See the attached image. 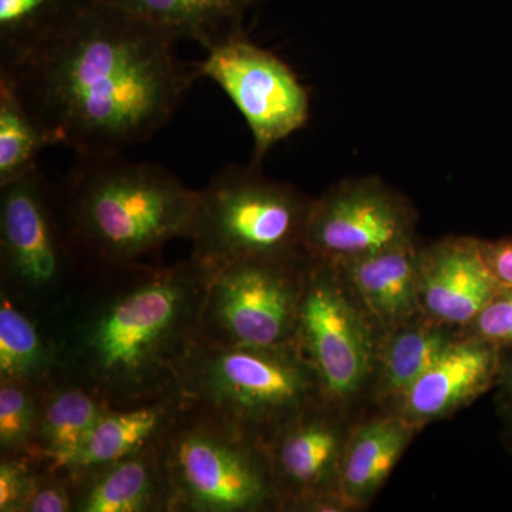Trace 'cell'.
Masks as SVG:
<instances>
[{
    "label": "cell",
    "mask_w": 512,
    "mask_h": 512,
    "mask_svg": "<svg viewBox=\"0 0 512 512\" xmlns=\"http://www.w3.org/2000/svg\"><path fill=\"white\" fill-rule=\"evenodd\" d=\"M177 42L110 0H82L45 36L0 55V82L53 146L124 154L163 130L200 79Z\"/></svg>",
    "instance_id": "1"
},
{
    "label": "cell",
    "mask_w": 512,
    "mask_h": 512,
    "mask_svg": "<svg viewBox=\"0 0 512 512\" xmlns=\"http://www.w3.org/2000/svg\"><path fill=\"white\" fill-rule=\"evenodd\" d=\"M84 279L39 316L63 375L116 409L178 392L202 342L210 274L188 258L136 262Z\"/></svg>",
    "instance_id": "2"
},
{
    "label": "cell",
    "mask_w": 512,
    "mask_h": 512,
    "mask_svg": "<svg viewBox=\"0 0 512 512\" xmlns=\"http://www.w3.org/2000/svg\"><path fill=\"white\" fill-rule=\"evenodd\" d=\"M53 197L64 237L83 278L146 261L190 238L198 190L163 165L124 154L77 156Z\"/></svg>",
    "instance_id": "3"
},
{
    "label": "cell",
    "mask_w": 512,
    "mask_h": 512,
    "mask_svg": "<svg viewBox=\"0 0 512 512\" xmlns=\"http://www.w3.org/2000/svg\"><path fill=\"white\" fill-rule=\"evenodd\" d=\"M178 392L268 447L289 421L325 400L295 345L241 348L201 342Z\"/></svg>",
    "instance_id": "4"
},
{
    "label": "cell",
    "mask_w": 512,
    "mask_h": 512,
    "mask_svg": "<svg viewBox=\"0 0 512 512\" xmlns=\"http://www.w3.org/2000/svg\"><path fill=\"white\" fill-rule=\"evenodd\" d=\"M313 198L264 177L256 165L224 168L198 191L191 259L208 274L247 259L306 255Z\"/></svg>",
    "instance_id": "5"
},
{
    "label": "cell",
    "mask_w": 512,
    "mask_h": 512,
    "mask_svg": "<svg viewBox=\"0 0 512 512\" xmlns=\"http://www.w3.org/2000/svg\"><path fill=\"white\" fill-rule=\"evenodd\" d=\"M184 400L163 439L173 512H282L268 447Z\"/></svg>",
    "instance_id": "6"
},
{
    "label": "cell",
    "mask_w": 512,
    "mask_h": 512,
    "mask_svg": "<svg viewBox=\"0 0 512 512\" xmlns=\"http://www.w3.org/2000/svg\"><path fill=\"white\" fill-rule=\"evenodd\" d=\"M386 333L360 301L343 269L309 256L295 346L318 377L326 402L350 419L372 413Z\"/></svg>",
    "instance_id": "7"
},
{
    "label": "cell",
    "mask_w": 512,
    "mask_h": 512,
    "mask_svg": "<svg viewBox=\"0 0 512 512\" xmlns=\"http://www.w3.org/2000/svg\"><path fill=\"white\" fill-rule=\"evenodd\" d=\"M0 266L2 292L37 316L62 303L79 282L53 185L39 167L0 187Z\"/></svg>",
    "instance_id": "8"
},
{
    "label": "cell",
    "mask_w": 512,
    "mask_h": 512,
    "mask_svg": "<svg viewBox=\"0 0 512 512\" xmlns=\"http://www.w3.org/2000/svg\"><path fill=\"white\" fill-rule=\"evenodd\" d=\"M309 255L247 259L211 272L202 342L241 348L295 345Z\"/></svg>",
    "instance_id": "9"
},
{
    "label": "cell",
    "mask_w": 512,
    "mask_h": 512,
    "mask_svg": "<svg viewBox=\"0 0 512 512\" xmlns=\"http://www.w3.org/2000/svg\"><path fill=\"white\" fill-rule=\"evenodd\" d=\"M412 202L375 175L350 178L313 198L306 225V254L348 264L417 239Z\"/></svg>",
    "instance_id": "10"
},
{
    "label": "cell",
    "mask_w": 512,
    "mask_h": 512,
    "mask_svg": "<svg viewBox=\"0 0 512 512\" xmlns=\"http://www.w3.org/2000/svg\"><path fill=\"white\" fill-rule=\"evenodd\" d=\"M197 69L200 77L224 90L247 121L254 138V165L309 119L308 92L298 77L245 33L208 50Z\"/></svg>",
    "instance_id": "11"
},
{
    "label": "cell",
    "mask_w": 512,
    "mask_h": 512,
    "mask_svg": "<svg viewBox=\"0 0 512 512\" xmlns=\"http://www.w3.org/2000/svg\"><path fill=\"white\" fill-rule=\"evenodd\" d=\"M356 421L322 400L276 434L268 453L282 512H348L340 476Z\"/></svg>",
    "instance_id": "12"
},
{
    "label": "cell",
    "mask_w": 512,
    "mask_h": 512,
    "mask_svg": "<svg viewBox=\"0 0 512 512\" xmlns=\"http://www.w3.org/2000/svg\"><path fill=\"white\" fill-rule=\"evenodd\" d=\"M501 288L480 238L450 235L421 244L420 305L427 318L461 332Z\"/></svg>",
    "instance_id": "13"
},
{
    "label": "cell",
    "mask_w": 512,
    "mask_h": 512,
    "mask_svg": "<svg viewBox=\"0 0 512 512\" xmlns=\"http://www.w3.org/2000/svg\"><path fill=\"white\" fill-rule=\"evenodd\" d=\"M505 348L461 336L417 380L396 416L417 431L450 419L497 389Z\"/></svg>",
    "instance_id": "14"
},
{
    "label": "cell",
    "mask_w": 512,
    "mask_h": 512,
    "mask_svg": "<svg viewBox=\"0 0 512 512\" xmlns=\"http://www.w3.org/2000/svg\"><path fill=\"white\" fill-rule=\"evenodd\" d=\"M70 476L73 512H173L163 440L113 463Z\"/></svg>",
    "instance_id": "15"
},
{
    "label": "cell",
    "mask_w": 512,
    "mask_h": 512,
    "mask_svg": "<svg viewBox=\"0 0 512 512\" xmlns=\"http://www.w3.org/2000/svg\"><path fill=\"white\" fill-rule=\"evenodd\" d=\"M417 434L396 414L370 413L353 424L340 476L348 512L372 505Z\"/></svg>",
    "instance_id": "16"
},
{
    "label": "cell",
    "mask_w": 512,
    "mask_h": 512,
    "mask_svg": "<svg viewBox=\"0 0 512 512\" xmlns=\"http://www.w3.org/2000/svg\"><path fill=\"white\" fill-rule=\"evenodd\" d=\"M419 238L348 264L345 272L360 301L386 332L423 315L419 289Z\"/></svg>",
    "instance_id": "17"
},
{
    "label": "cell",
    "mask_w": 512,
    "mask_h": 512,
    "mask_svg": "<svg viewBox=\"0 0 512 512\" xmlns=\"http://www.w3.org/2000/svg\"><path fill=\"white\" fill-rule=\"evenodd\" d=\"M458 338L460 330L420 315L384 336L372 413L394 414L417 380Z\"/></svg>",
    "instance_id": "18"
},
{
    "label": "cell",
    "mask_w": 512,
    "mask_h": 512,
    "mask_svg": "<svg viewBox=\"0 0 512 512\" xmlns=\"http://www.w3.org/2000/svg\"><path fill=\"white\" fill-rule=\"evenodd\" d=\"M110 409L83 384L59 375L40 389L33 457L53 470H66Z\"/></svg>",
    "instance_id": "19"
},
{
    "label": "cell",
    "mask_w": 512,
    "mask_h": 512,
    "mask_svg": "<svg viewBox=\"0 0 512 512\" xmlns=\"http://www.w3.org/2000/svg\"><path fill=\"white\" fill-rule=\"evenodd\" d=\"M180 392L164 394L150 402L110 407L72 464L70 474L113 463L164 439L184 406Z\"/></svg>",
    "instance_id": "20"
},
{
    "label": "cell",
    "mask_w": 512,
    "mask_h": 512,
    "mask_svg": "<svg viewBox=\"0 0 512 512\" xmlns=\"http://www.w3.org/2000/svg\"><path fill=\"white\" fill-rule=\"evenodd\" d=\"M146 19L177 40H192L205 50L241 35L242 19L255 0H110Z\"/></svg>",
    "instance_id": "21"
},
{
    "label": "cell",
    "mask_w": 512,
    "mask_h": 512,
    "mask_svg": "<svg viewBox=\"0 0 512 512\" xmlns=\"http://www.w3.org/2000/svg\"><path fill=\"white\" fill-rule=\"evenodd\" d=\"M59 375V355L42 320L0 291V380L43 387Z\"/></svg>",
    "instance_id": "22"
},
{
    "label": "cell",
    "mask_w": 512,
    "mask_h": 512,
    "mask_svg": "<svg viewBox=\"0 0 512 512\" xmlns=\"http://www.w3.org/2000/svg\"><path fill=\"white\" fill-rule=\"evenodd\" d=\"M53 146L8 84L0 82V187L37 167V157Z\"/></svg>",
    "instance_id": "23"
},
{
    "label": "cell",
    "mask_w": 512,
    "mask_h": 512,
    "mask_svg": "<svg viewBox=\"0 0 512 512\" xmlns=\"http://www.w3.org/2000/svg\"><path fill=\"white\" fill-rule=\"evenodd\" d=\"M82 0H0V55L29 46L63 22Z\"/></svg>",
    "instance_id": "24"
},
{
    "label": "cell",
    "mask_w": 512,
    "mask_h": 512,
    "mask_svg": "<svg viewBox=\"0 0 512 512\" xmlns=\"http://www.w3.org/2000/svg\"><path fill=\"white\" fill-rule=\"evenodd\" d=\"M40 389L0 380V457L30 454L39 421Z\"/></svg>",
    "instance_id": "25"
},
{
    "label": "cell",
    "mask_w": 512,
    "mask_h": 512,
    "mask_svg": "<svg viewBox=\"0 0 512 512\" xmlns=\"http://www.w3.org/2000/svg\"><path fill=\"white\" fill-rule=\"evenodd\" d=\"M461 336L512 348V286L503 285L476 318L461 329Z\"/></svg>",
    "instance_id": "26"
},
{
    "label": "cell",
    "mask_w": 512,
    "mask_h": 512,
    "mask_svg": "<svg viewBox=\"0 0 512 512\" xmlns=\"http://www.w3.org/2000/svg\"><path fill=\"white\" fill-rule=\"evenodd\" d=\"M40 460L32 454L0 457V512H23L35 487Z\"/></svg>",
    "instance_id": "27"
},
{
    "label": "cell",
    "mask_w": 512,
    "mask_h": 512,
    "mask_svg": "<svg viewBox=\"0 0 512 512\" xmlns=\"http://www.w3.org/2000/svg\"><path fill=\"white\" fill-rule=\"evenodd\" d=\"M74 487L69 471L53 470L40 461L35 487L23 512H73Z\"/></svg>",
    "instance_id": "28"
},
{
    "label": "cell",
    "mask_w": 512,
    "mask_h": 512,
    "mask_svg": "<svg viewBox=\"0 0 512 512\" xmlns=\"http://www.w3.org/2000/svg\"><path fill=\"white\" fill-rule=\"evenodd\" d=\"M481 244L485 259L498 281L503 285L512 286V237H504L497 241L481 239Z\"/></svg>",
    "instance_id": "29"
},
{
    "label": "cell",
    "mask_w": 512,
    "mask_h": 512,
    "mask_svg": "<svg viewBox=\"0 0 512 512\" xmlns=\"http://www.w3.org/2000/svg\"><path fill=\"white\" fill-rule=\"evenodd\" d=\"M498 416L503 423V441L512 451V389L497 390Z\"/></svg>",
    "instance_id": "30"
},
{
    "label": "cell",
    "mask_w": 512,
    "mask_h": 512,
    "mask_svg": "<svg viewBox=\"0 0 512 512\" xmlns=\"http://www.w3.org/2000/svg\"><path fill=\"white\" fill-rule=\"evenodd\" d=\"M512 389V348L505 350L497 390Z\"/></svg>",
    "instance_id": "31"
},
{
    "label": "cell",
    "mask_w": 512,
    "mask_h": 512,
    "mask_svg": "<svg viewBox=\"0 0 512 512\" xmlns=\"http://www.w3.org/2000/svg\"><path fill=\"white\" fill-rule=\"evenodd\" d=\"M255 2H256V0H255Z\"/></svg>",
    "instance_id": "32"
}]
</instances>
